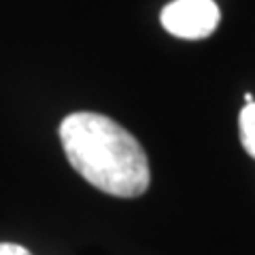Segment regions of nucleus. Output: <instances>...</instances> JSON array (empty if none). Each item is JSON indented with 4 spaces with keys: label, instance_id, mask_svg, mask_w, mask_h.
Wrapping results in <instances>:
<instances>
[{
    "label": "nucleus",
    "instance_id": "obj_3",
    "mask_svg": "<svg viewBox=\"0 0 255 255\" xmlns=\"http://www.w3.org/2000/svg\"><path fill=\"white\" fill-rule=\"evenodd\" d=\"M238 132L245 151L255 159V100L245 105L238 113Z\"/></svg>",
    "mask_w": 255,
    "mask_h": 255
},
{
    "label": "nucleus",
    "instance_id": "obj_2",
    "mask_svg": "<svg viewBox=\"0 0 255 255\" xmlns=\"http://www.w3.org/2000/svg\"><path fill=\"white\" fill-rule=\"evenodd\" d=\"M159 21L172 36L200 41L217 30L221 13L215 0H174L164 6Z\"/></svg>",
    "mask_w": 255,
    "mask_h": 255
},
{
    "label": "nucleus",
    "instance_id": "obj_1",
    "mask_svg": "<svg viewBox=\"0 0 255 255\" xmlns=\"http://www.w3.org/2000/svg\"><path fill=\"white\" fill-rule=\"evenodd\" d=\"M60 142L81 177L115 198H138L151 185V166L138 138L115 119L77 111L62 119Z\"/></svg>",
    "mask_w": 255,
    "mask_h": 255
},
{
    "label": "nucleus",
    "instance_id": "obj_4",
    "mask_svg": "<svg viewBox=\"0 0 255 255\" xmlns=\"http://www.w3.org/2000/svg\"><path fill=\"white\" fill-rule=\"evenodd\" d=\"M0 255H32V253L17 243H0Z\"/></svg>",
    "mask_w": 255,
    "mask_h": 255
}]
</instances>
